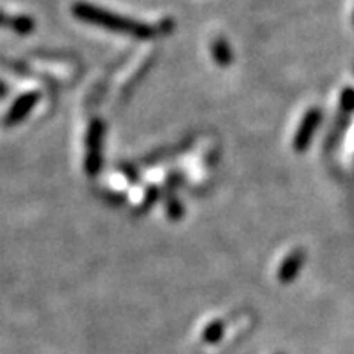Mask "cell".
<instances>
[{
  "mask_svg": "<svg viewBox=\"0 0 354 354\" xmlns=\"http://www.w3.org/2000/svg\"><path fill=\"white\" fill-rule=\"evenodd\" d=\"M73 15H75L76 19L82 20V22L94 24V26L105 28L109 31L131 35V37L141 38V40H150V38H156L158 35L165 33L163 24H161V28L147 26V24L125 19V17L111 13V11H103L100 8H96V6L85 4V2H76V4H73Z\"/></svg>",
  "mask_w": 354,
  "mask_h": 354,
  "instance_id": "6da1fadb",
  "label": "cell"
},
{
  "mask_svg": "<svg viewBox=\"0 0 354 354\" xmlns=\"http://www.w3.org/2000/svg\"><path fill=\"white\" fill-rule=\"evenodd\" d=\"M102 141H103V123L94 120L88 129L87 138V158H85V170L88 176H96L102 168Z\"/></svg>",
  "mask_w": 354,
  "mask_h": 354,
  "instance_id": "7a4b0ae2",
  "label": "cell"
},
{
  "mask_svg": "<svg viewBox=\"0 0 354 354\" xmlns=\"http://www.w3.org/2000/svg\"><path fill=\"white\" fill-rule=\"evenodd\" d=\"M320 111L318 109H311V111L304 116L302 123H300L297 136H295V150L297 152H306L313 140V134L317 131L318 123H320Z\"/></svg>",
  "mask_w": 354,
  "mask_h": 354,
  "instance_id": "3957f363",
  "label": "cell"
},
{
  "mask_svg": "<svg viewBox=\"0 0 354 354\" xmlns=\"http://www.w3.org/2000/svg\"><path fill=\"white\" fill-rule=\"evenodd\" d=\"M304 259H306V253L302 250H297L291 255L282 262V268L279 271V280L282 284H289V282H293L297 279V275L300 273L304 266Z\"/></svg>",
  "mask_w": 354,
  "mask_h": 354,
  "instance_id": "277c9868",
  "label": "cell"
},
{
  "mask_svg": "<svg viewBox=\"0 0 354 354\" xmlns=\"http://www.w3.org/2000/svg\"><path fill=\"white\" fill-rule=\"evenodd\" d=\"M212 55H214V60L217 62V66L228 67L232 64V49H230L228 42L224 38H217L212 46Z\"/></svg>",
  "mask_w": 354,
  "mask_h": 354,
  "instance_id": "5b68a950",
  "label": "cell"
},
{
  "mask_svg": "<svg viewBox=\"0 0 354 354\" xmlns=\"http://www.w3.org/2000/svg\"><path fill=\"white\" fill-rule=\"evenodd\" d=\"M37 100H38V94H28V96H26L22 102L17 103V107H15L13 116L11 118H22L26 112L31 111V107H33L35 103H37Z\"/></svg>",
  "mask_w": 354,
  "mask_h": 354,
  "instance_id": "8992f818",
  "label": "cell"
},
{
  "mask_svg": "<svg viewBox=\"0 0 354 354\" xmlns=\"http://www.w3.org/2000/svg\"><path fill=\"white\" fill-rule=\"evenodd\" d=\"M224 331V326L221 324V322H215V324H212L208 329L205 331V342H217L221 338V335H223Z\"/></svg>",
  "mask_w": 354,
  "mask_h": 354,
  "instance_id": "52a82bcc",
  "label": "cell"
},
{
  "mask_svg": "<svg viewBox=\"0 0 354 354\" xmlns=\"http://www.w3.org/2000/svg\"><path fill=\"white\" fill-rule=\"evenodd\" d=\"M168 212H170V217H172V219H176V217H181V214H183V210H181V205H179V201H170V203H168Z\"/></svg>",
  "mask_w": 354,
  "mask_h": 354,
  "instance_id": "ba28073f",
  "label": "cell"
}]
</instances>
